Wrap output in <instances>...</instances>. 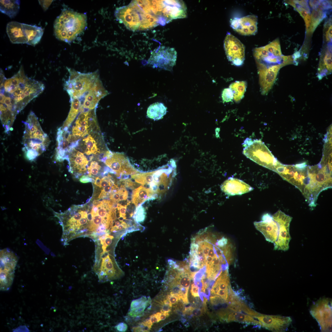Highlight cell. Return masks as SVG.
Wrapping results in <instances>:
<instances>
[{"instance_id": "obj_27", "label": "cell", "mask_w": 332, "mask_h": 332, "mask_svg": "<svg viewBox=\"0 0 332 332\" xmlns=\"http://www.w3.org/2000/svg\"><path fill=\"white\" fill-rule=\"evenodd\" d=\"M26 36L27 39V44L35 46L40 41L43 34V29L36 25L22 23Z\"/></svg>"}, {"instance_id": "obj_29", "label": "cell", "mask_w": 332, "mask_h": 332, "mask_svg": "<svg viewBox=\"0 0 332 332\" xmlns=\"http://www.w3.org/2000/svg\"><path fill=\"white\" fill-rule=\"evenodd\" d=\"M332 53L328 49L321 57L319 65L317 77L319 80L329 74L332 71Z\"/></svg>"}, {"instance_id": "obj_24", "label": "cell", "mask_w": 332, "mask_h": 332, "mask_svg": "<svg viewBox=\"0 0 332 332\" xmlns=\"http://www.w3.org/2000/svg\"><path fill=\"white\" fill-rule=\"evenodd\" d=\"M229 295L227 302L228 308L231 310L245 314L253 317L259 315L260 314L250 308L233 291L230 285L228 287Z\"/></svg>"}, {"instance_id": "obj_31", "label": "cell", "mask_w": 332, "mask_h": 332, "mask_svg": "<svg viewBox=\"0 0 332 332\" xmlns=\"http://www.w3.org/2000/svg\"><path fill=\"white\" fill-rule=\"evenodd\" d=\"M215 280L211 290V295H215L219 290H228L230 277L228 268L224 270Z\"/></svg>"}, {"instance_id": "obj_38", "label": "cell", "mask_w": 332, "mask_h": 332, "mask_svg": "<svg viewBox=\"0 0 332 332\" xmlns=\"http://www.w3.org/2000/svg\"><path fill=\"white\" fill-rule=\"evenodd\" d=\"M101 167L99 165L98 163L95 161H93L90 163V164L88 167L87 169L89 173V176H91V174L95 175H97L100 170Z\"/></svg>"}, {"instance_id": "obj_26", "label": "cell", "mask_w": 332, "mask_h": 332, "mask_svg": "<svg viewBox=\"0 0 332 332\" xmlns=\"http://www.w3.org/2000/svg\"><path fill=\"white\" fill-rule=\"evenodd\" d=\"M156 198L154 192L149 188L140 186L133 191L131 200L137 207L148 199Z\"/></svg>"}, {"instance_id": "obj_51", "label": "cell", "mask_w": 332, "mask_h": 332, "mask_svg": "<svg viewBox=\"0 0 332 332\" xmlns=\"http://www.w3.org/2000/svg\"><path fill=\"white\" fill-rule=\"evenodd\" d=\"M94 179L90 177L87 176H83L79 179V181L82 183H87L89 182L94 183Z\"/></svg>"}, {"instance_id": "obj_48", "label": "cell", "mask_w": 332, "mask_h": 332, "mask_svg": "<svg viewBox=\"0 0 332 332\" xmlns=\"http://www.w3.org/2000/svg\"><path fill=\"white\" fill-rule=\"evenodd\" d=\"M115 328L119 331L125 332L128 329V326L124 322H120L118 324Z\"/></svg>"}, {"instance_id": "obj_56", "label": "cell", "mask_w": 332, "mask_h": 332, "mask_svg": "<svg viewBox=\"0 0 332 332\" xmlns=\"http://www.w3.org/2000/svg\"><path fill=\"white\" fill-rule=\"evenodd\" d=\"M161 314L160 316V319L161 320H165L166 318L168 317L169 314V313L168 312H161Z\"/></svg>"}, {"instance_id": "obj_55", "label": "cell", "mask_w": 332, "mask_h": 332, "mask_svg": "<svg viewBox=\"0 0 332 332\" xmlns=\"http://www.w3.org/2000/svg\"><path fill=\"white\" fill-rule=\"evenodd\" d=\"M162 307L160 310L161 312H171L172 307L169 305L165 304L162 302Z\"/></svg>"}, {"instance_id": "obj_9", "label": "cell", "mask_w": 332, "mask_h": 332, "mask_svg": "<svg viewBox=\"0 0 332 332\" xmlns=\"http://www.w3.org/2000/svg\"><path fill=\"white\" fill-rule=\"evenodd\" d=\"M253 53L257 69L268 68L279 64L285 66L278 39L264 46L255 48Z\"/></svg>"}, {"instance_id": "obj_53", "label": "cell", "mask_w": 332, "mask_h": 332, "mask_svg": "<svg viewBox=\"0 0 332 332\" xmlns=\"http://www.w3.org/2000/svg\"><path fill=\"white\" fill-rule=\"evenodd\" d=\"M332 25H330L327 31L326 32V38L327 41H331L332 40Z\"/></svg>"}, {"instance_id": "obj_3", "label": "cell", "mask_w": 332, "mask_h": 332, "mask_svg": "<svg viewBox=\"0 0 332 332\" xmlns=\"http://www.w3.org/2000/svg\"><path fill=\"white\" fill-rule=\"evenodd\" d=\"M176 168L175 161L172 159L156 170L131 175V177L136 183L149 188L157 198L170 188L176 175Z\"/></svg>"}, {"instance_id": "obj_52", "label": "cell", "mask_w": 332, "mask_h": 332, "mask_svg": "<svg viewBox=\"0 0 332 332\" xmlns=\"http://www.w3.org/2000/svg\"><path fill=\"white\" fill-rule=\"evenodd\" d=\"M203 310L198 308H193L191 311V313L196 317L201 316L203 313Z\"/></svg>"}, {"instance_id": "obj_5", "label": "cell", "mask_w": 332, "mask_h": 332, "mask_svg": "<svg viewBox=\"0 0 332 332\" xmlns=\"http://www.w3.org/2000/svg\"><path fill=\"white\" fill-rule=\"evenodd\" d=\"M87 20L85 14L64 8L54 23L56 38L66 43L72 42L85 29Z\"/></svg>"}, {"instance_id": "obj_37", "label": "cell", "mask_w": 332, "mask_h": 332, "mask_svg": "<svg viewBox=\"0 0 332 332\" xmlns=\"http://www.w3.org/2000/svg\"><path fill=\"white\" fill-rule=\"evenodd\" d=\"M145 216L144 209L140 205L137 207L133 216L135 221L137 223L142 222L144 221Z\"/></svg>"}, {"instance_id": "obj_12", "label": "cell", "mask_w": 332, "mask_h": 332, "mask_svg": "<svg viewBox=\"0 0 332 332\" xmlns=\"http://www.w3.org/2000/svg\"><path fill=\"white\" fill-rule=\"evenodd\" d=\"M101 161L115 173L121 180L127 179V176L139 173L132 166L128 158L122 153L107 151Z\"/></svg>"}, {"instance_id": "obj_25", "label": "cell", "mask_w": 332, "mask_h": 332, "mask_svg": "<svg viewBox=\"0 0 332 332\" xmlns=\"http://www.w3.org/2000/svg\"><path fill=\"white\" fill-rule=\"evenodd\" d=\"M6 33L11 42L14 44L27 43V39L24 31L22 23L11 22L6 26Z\"/></svg>"}, {"instance_id": "obj_44", "label": "cell", "mask_w": 332, "mask_h": 332, "mask_svg": "<svg viewBox=\"0 0 332 332\" xmlns=\"http://www.w3.org/2000/svg\"><path fill=\"white\" fill-rule=\"evenodd\" d=\"M331 3L330 1L327 0H321L318 8L323 10L331 9Z\"/></svg>"}, {"instance_id": "obj_54", "label": "cell", "mask_w": 332, "mask_h": 332, "mask_svg": "<svg viewBox=\"0 0 332 332\" xmlns=\"http://www.w3.org/2000/svg\"><path fill=\"white\" fill-rule=\"evenodd\" d=\"M321 0H310L309 2L310 6L313 9L318 8Z\"/></svg>"}, {"instance_id": "obj_14", "label": "cell", "mask_w": 332, "mask_h": 332, "mask_svg": "<svg viewBox=\"0 0 332 332\" xmlns=\"http://www.w3.org/2000/svg\"><path fill=\"white\" fill-rule=\"evenodd\" d=\"M177 53L173 48L159 46L151 53L148 63L153 67L167 70H172L175 65Z\"/></svg>"}, {"instance_id": "obj_32", "label": "cell", "mask_w": 332, "mask_h": 332, "mask_svg": "<svg viewBox=\"0 0 332 332\" xmlns=\"http://www.w3.org/2000/svg\"><path fill=\"white\" fill-rule=\"evenodd\" d=\"M167 112V108L163 104L157 102L149 106L147 110V115L150 119L158 120L162 119Z\"/></svg>"}, {"instance_id": "obj_40", "label": "cell", "mask_w": 332, "mask_h": 332, "mask_svg": "<svg viewBox=\"0 0 332 332\" xmlns=\"http://www.w3.org/2000/svg\"><path fill=\"white\" fill-rule=\"evenodd\" d=\"M222 97L224 102H229L233 99V93L230 88H225L223 91Z\"/></svg>"}, {"instance_id": "obj_50", "label": "cell", "mask_w": 332, "mask_h": 332, "mask_svg": "<svg viewBox=\"0 0 332 332\" xmlns=\"http://www.w3.org/2000/svg\"><path fill=\"white\" fill-rule=\"evenodd\" d=\"M40 4L45 10H46L50 5L53 1L50 0H39Z\"/></svg>"}, {"instance_id": "obj_6", "label": "cell", "mask_w": 332, "mask_h": 332, "mask_svg": "<svg viewBox=\"0 0 332 332\" xmlns=\"http://www.w3.org/2000/svg\"><path fill=\"white\" fill-rule=\"evenodd\" d=\"M67 69L69 76L64 86L70 99L85 97L100 80L97 71L82 73L71 68Z\"/></svg>"}, {"instance_id": "obj_4", "label": "cell", "mask_w": 332, "mask_h": 332, "mask_svg": "<svg viewBox=\"0 0 332 332\" xmlns=\"http://www.w3.org/2000/svg\"><path fill=\"white\" fill-rule=\"evenodd\" d=\"M115 15L120 23L133 31L148 30L160 24L159 18L145 11L137 0L117 8Z\"/></svg>"}, {"instance_id": "obj_19", "label": "cell", "mask_w": 332, "mask_h": 332, "mask_svg": "<svg viewBox=\"0 0 332 332\" xmlns=\"http://www.w3.org/2000/svg\"><path fill=\"white\" fill-rule=\"evenodd\" d=\"M257 21L256 16L249 15L235 18L230 21L231 26L235 31L242 35H252L257 32Z\"/></svg>"}, {"instance_id": "obj_18", "label": "cell", "mask_w": 332, "mask_h": 332, "mask_svg": "<svg viewBox=\"0 0 332 332\" xmlns=\"http://www.w3.org/2000/svg\"><path fill=\"white\" fill-rule=\"evenodd\" d=\"M254 225L257 230L264 235L266 240L274 243L277 241L279 227L271 215L268 213L263 215L262 220L254 222Z\"/></svg>"}, {"instance_id": "obj_36", "label": "cell", "mask_w": 332, "mask_h": 332, "mask_svg": "<svg viewBox=\"0 0 332 332\" xmlns=\"http://www.w3.org/2000/svg\"><path fill=\"white\" fill-rule=\"evenodd\" d=\"M85 146V153L87 155L95 154L100 152L97 144L94 138L89 134L83 140Z\"/></svg>"}, {"instance_id": "obj_21", "label": "cell", "mask_w": 332, "mask_h": 332, "mask_svg": "<svg viewBox=\"0 0 332 332\" xmlns=\"http://www.w3.org/2000/svg\"><path fill=\"white\" fill-rule=\"evenodd\" d=\"M96 119L95 109L80 113L72 129V135L77 138L87 135L89 128Z\"/></svg>"}, {"instance_id": "obj_2", "label": "cell", "mask_w": 332, "mask_h": 332, "mask_svg": "<svg viewBox=\"0 0 332 332\" xmlns=\"http://www.w3.org/2000/svg\"><path fill=\"white\" fill-rule=\"evenodd\" d=\"M22 150L27 160L33 161L46 149L50 140L43 131L37 117L33 112L29 114L24 122Z\"/></svg>"}, {"instance_id": "obj_42", "label": "cell", "mask_w": 332, "mask_h": 332, "mask_svg": "<svg viewBox=\"0 0 332 332\" xmlns=\"http://www.w3.org/2000/svg\"><path fill=\"white\" fill-rule=\"evenodd\" d=\"M210 299L211 304L213 305H217L227 302L226 301L217 295L211 296Z\"/></svg>"}, {"instance_id": "obj_1", "label": "cell", "mask_w": 332, "mask_h": 332, "mask_svg": "<svg viewBox=\"0 0 332 332\" xmlns=\"http://www.w3.org/2000/svg\"><path fill=\"white\" fill-rule=\"evenodd\" d=\"M44 84L27 77L22 66L18 72L6 78L0 70V119L5 132L11 130L17 115L41 93Z\"/></svg>"}, {"instance_id": "obj_58", "label": "cell", "mask_w": 332, "mask_h": 332, "mask_svg": "<svg viewBox=\"0 0 332 332\" xmlns=\"http://www.w3.org/2000/svg\"><path fill=\"white\" fill-rule=\"evenodd\" d=\"M101 202V201L97 200H95L93 201V205H97L100 204Z\"/></svg>"}, {"instance_id": "obj_49", "label": "cell", "mask_w": 332, "mask_h": 332, "mask_svg": "<svg viewBox=\"0 0 332 332\" xmlns=\"http://www.w3.org/2000/svg\"><path fill=\"white\" fill-rule=\"evenodd\" d=\"M199 291L198 287L197 285H195L194 283L192 284L191 285V290L192 295L194 297L199 296Z\"/></svg>"}, {"instance_id": "obj_23", "label": "cell", "mask_w": 332, "mask_h": 332, "mask_svg": "<svg viewBox=\"0 0 332 332\" xmlns=\"http://www.w3.org/2000/svg\"><path fill=\"white\" fill-rule=\"evenodd\" d=\"M65 160L68 162L69 171L73 174L85 173L88 168V160L84 154L73 149L69 154Z\"/></svg>"}, {"instance_id": "obj_28", "label": "cell", "mask_w": 332, "mask_h": 332, "mask_svg": "<svg viewBox=\"0 0 332 332\" xmlns=\"http://www.w3.org/2000/svg\"><path fill=\"white\" fill-rule=\"evenodd\" d=\"M226 314L223 320L227 322L236 321L241 322L251 323L260 326V323L254 318V317L246 314L234 311L228 308H227Z\"/></svg>"}, {"instance_id": "obj_41", "label": "cell", "mask_w": 332, "mask_h": 332, "mask_svg": "<svg viewBox=\"0 0 332 332\" xmlns=\"http://www.w3.org/2000/svg\"><path fill=\"white\" fill-rule=\"evenodd\" d=\"M188 289L181 287L180 293L178 296L179 300L181 299L184 304L189 303L188 298Z\"/></svg>"}, {"instance_id": "obj_7", "label": "cell", "mask_w": 332, "mask_h": 332, "mask_svg": "<svg viewBox=\"0 0 332 332\" xmlns=\"http://www.w3.org/2000/svg\"><path fill=\"white\" fill-rule=\"evenodd\" d=\"M243 153L247 158L264 167L275 172L279 162L260 140L247 138L243 144Z\"/></svg>"}, {"instance_id": "obj_8", "label": "cell", "mask_w": 332, "mask_h": 332, "mask_svg": "<svg viewBox=\"0 0 332 332\" xmlns=\"http://www.w3.org/2000/svg\"><path fill=\"white\" fill-rule=\"evenodd\" d=\"M307 167L306 162L295 165L281 164L278 167L276 172L283 179L298 189L303 195L309 191L311 181Z\"/></svg>"}, {"instance_id": "obj_35", "label": "cell", "mask_w": 332, "mask_h": 332, "mask_svg": "<svg viewBox=\"0 0 332 332\" xmlns=\"http://www.w3.org/2000/svg\"><path fill=\"white\" fill-rule=\"evenodd\" d=\"M326 16V13L319 8L313 9L311 18L310 33H313L321 21Z\"/></svg>"}, {"instance_id": "obj_11", "label": "cell", "mask_w": 332, "mask_h": 332, "mask_svg": "<svg viewBox=\"0 0 332 332\" xmlns=\"http://www.w3.org/2000/svg\"><path fill=\"white\" fill-rule=\"evenodd\" d=\"M18 259L16 254L10 249L6 248L0 250V288L1 290H8L12 285Z\"/></svg>"}, {"instance_id": "obj_46", "label": "cell", "mask_w": 332, "mask_h": 332, "mask_svg": "<svg viewBox=\"0 0 332 332\" xmlns=\"http://www.w3.org/2000/svg\"><path fill=\"white\" fill-rule=\"evenodd\" d=\"M161 314V312H159L151 315L149 318L151 322L153 324L160 321V316Z\"/></svg>"}, {"instance_id": "obj_17", "label": "cell", "mask_w": 332, "mask_h": 332, "mask_svg": "<svg viewBox=\"0 0 332 332\" xmlns=\"http://www.w3.org/2000/svg\"><path fill=\"white\" fill-rule=\"evenodd\" d=\"M260 323L261 326L275 332L286 331L291 324L292 319L290 317L260 314L254 317Z\"/></svg>"}, {"instance_id": "obj_20", "label": "cell", "mask_w": 332, "mask_h": 332, "mask_svg": "<svg viewBox=\"0 0 332 332\" xmlns=\"http://www.w3.org/2000/svg\"><path fill=\"white\" fill-rule=\"evenodd\" d=\"M283 66V64H279L268 68L257 69L260 90L262 95L267 94L271 90L279 69Z\"/></svg>"}, {"instance_id": "obj_47", "label": "cell", "mask_w": 332, "mask_h": 332, "mask_svg": "<svg viewBox=\"0 0 332 332\" xmlns=\"http://www.w3.org/2000/svg\"><path fill=\"white\" fill-rule=\"evenodd\" d=\"M304 19L306 24L307 33H310L311 18L310 14L308 15Z\"/></svg>"}, {"instance_id": "obj_39", "label": "cell", "mask_w": 332, "mask_h": 332, "mask_svg": "<svg viewBox=\"0 0 332 332\" xmlns=\"http://www.w3.org/2000/svg\"><path fill=\"white\" fill-rule=\"evenodd\" d=\"M181 287L178 280L177 279L172 280L170 284L171 292L176 295L178 297L180 293Z\"/></svg>"}, {"instance_id": "obj_57", "label": "cell", "mask_w": 332, "mask_h": 332, "mask_svg": "<svg viewBox=\"0 0 332 332\" xmlns=\"http://www.w3.org/2000/svg\"><path fill=\"white\" fill-rule=\"evenodd\" d=\"M101 180L99 177H96L94 182V184L97 186L101 188Z\"/></svg>"}, {"instance_id": "obj_16", "label": "cell", "mask_w": 332, "mask_h": 332, "mask_svg": "<svg viewBox=\"0 0 332 332\" xmlns=\"http://www.w3.org/2000/svg\"><path fill=\"white\" fill-rule=\"evenodd\" d=\"M224 46L228 60L234 65H241L245 58V48L243 44L237 38L228 33L224 40Z\"/></svg>"}, {"instance_id": "obj_34", "label": "cell", "mask_w": 332, "mask_h": 332, "mask_svg": "<svg viewBox=\"0 0 332 332\" xmlns=\"http://www.w3.org/2000/svg\"><path fill=\"white\" fill-rule=\"evenodd\" d=\"M71 107L68 116L61 128H68L80 113V105L79 101L76 99H70Z\"/></svg>"}, {"instance_id": "obj_10", "label": "cell", "mask_w": 332, "mask_h": 332, "mask_svg": "<svg viewBox=\"0 0 332 332\" xmlns=\"http://www.w3.org/2000/svg\"><path fill=\"white\" fill-rule=\"evenodd\" d=\"M100 283H104L117 279L121 276V270L111 258L106 250L97 255L93 267Z\"/></svg>"}, {"instance_id": "obj_30", "label": "cell", "mask_w": 332, "mask_h": 332, "mask_svg": "<svg viewBox=\"0 0 332 332\" xmlns=\"http://www.w3.org/2000/svg\"><path fill=\"white\" fill-rule=\"evenodd\" d=\"M0 10L10 18H14L18 14L19 9L20 0H0Z\"/></svg>"}, {"instance_id": "obj_45", "label": "cell", "mask_w": 332, "mask_h": 332, "mask_svg": "<svg viewBox=\"0 0 332 332\" xmlns=\"http://www.w3.org/2000/svg\"><path fill=\"white\" fill-rule=\"evenodd\" d=\"M167 298L169 300L172 304H176L179 300L178 296L171 292H170V294L168 295Z\"/></svg>"}, {"instance_id": "obj_43", "label": "cell", "mask_w": 332, "mask_h": 332, "mask_svg": "<svg viewBox=\"0 0 332 332\" xmlns=\"http://www.w3.org/2000/svg\"><path fill=\"white\" fill-rule=\"evenodd\" d=\"M293 1L295 3L300 6L306 10L308 13H310V9L309 6L308 1L293 0Z\"/></svg>"}, {"instance_id": "obj_15", "label": "cell", "mask_w": 332, "mask_h": 332, "mask_svg": "<svg viewBox=\"0 0 332 332\" xmlns=\"http://www.w3.org/2000/svg\"><path fill=\"white\" fill-rule=\"evenodd\" d=\"M272 216L279 227L278 236L277 241L274 243V249L287 251L289 249V243L291 239L289 227L292 217L280 210Z\"/></svg>"}, {"instance_id": "obj_33", "label": "cell", "mask_w": 332, "mask_h": 332, "mask_svg": "<svg viewBox=\"0 0 332 332\" xmlns=\"http://www.w3.org/2000/svg\"><path fill=\"white\" fill-rule=\"evenodd\" d=\"M247 86V82L244 81H236L230 85L229 88L233 93V99L236 102H239L243 98Z\"/></svg>"}, {"instance_id": "obj_22", "label": "cell", "mask_w": 332, "mask_h": 332, "mask_svg": "<svg viewBox=\"0 0 332 332\" xmlns=\"http://www.w3.org/2000/svg\"><path fill=\"white\" fill-rule=\"evenodd\" d=\"M221 190L229 196L241 195L253 190L254 188L242 180L230 177L225 180L221 186Z\"/></svg>"}, {"instance_id": "obj_13", "label": "cell", "mask_w": 332, "mask_h": 332, "mask_svg": "<svg viewBox=\"0 0 332 332\" xmlns=\"http://www.w3.org/2000/svg\"><path fill=\"white\" fill-rule=\"evenodd\" d=\"M310 312L318 322L322 332L331 331L332 328V300L320 298L312 305Z\"/></svg>"}]
</instances>
